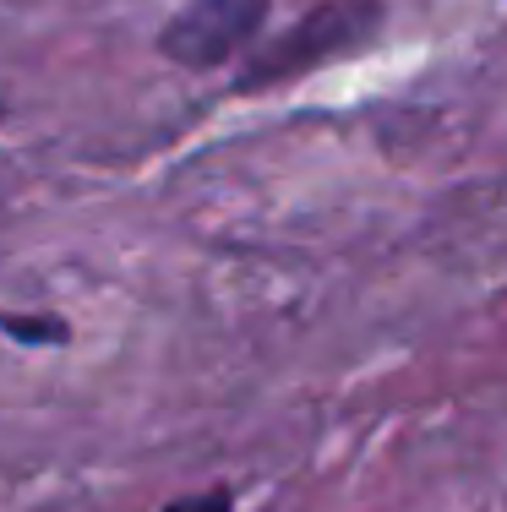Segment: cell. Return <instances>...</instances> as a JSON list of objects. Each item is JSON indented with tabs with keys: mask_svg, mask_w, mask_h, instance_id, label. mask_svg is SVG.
<instances>
[{
	"mask_svg": "<svg viewBox=\"0 0 507 512\" xmlns=\"http://www.w3.org/2000/svg\"><path fill=\"white\" fill-rule=\"evenodd\" d=\"M159 512H235V496H229L224 485H213V491H197V496H180V502H164Z\"/></svg>",
	"mask_w": 507,
	"mask_h": 512,
	"instance_id": "4",
	"label": "cell"
},
{
	"mask_svg": "<svg viewBox=\"0 0 507 512\" xmlns=\"http://www.w3.org/2000/svg\"><path fill=\"white\" fill-rule=\"evenodd\" d=\"M273 0H186L159 33V55L186 71H219L262 39Z\"/></svg>",
	"mask_w": 507,
	"mask_h": 512,
	"instance_id": "2",
	"label": "cell"
},
{
	"mask_svg": "<svg viewBox=\"0 0 507 512\" xmlns=\"http://www.w3.org/2000/svg\"><path fill=\"white\" fill-rule=\"evenodd\" d=\"M388 6L382 0H322L306 17H295L284 33H273L268 44H251L240 55L235 71V93H262V88H284L300 82L306 71H322L333 60L366 50L377 39Z\"/></svg>",
	"mask_w": 507,
	"mask_h": 512,
	"instance_id": "1",
	"label": "cell"
},
{
	"mask_svg": "<svg viewBox=\"0 0 507 512\" xmlns=\"http://www.w3.org/2000/svg\"><path fill=\"white\" fill-rule=\"evenodd\" d=\"M0 333L22 349H60L71 338V327L55 311H0Z\"/></svg>",
	"mask_w": 507,
	"mask_h": 512,
	"instance_id": "3",
	"label": "cell"
}]
</instances>
